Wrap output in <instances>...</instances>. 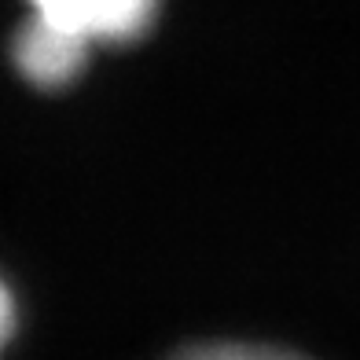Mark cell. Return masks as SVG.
Wrapping results in <instances>:
<instances>
[{"label":"cell","instance_id":"cell-1","mask_svg":"<svg viewBox=\"0 0 360 360\" xmlns=\"http://www.w3.org/2000/svg\"><path fill=\"white\" fill-rule=\"evenodd\" d=\"M158 0H30V19L67 37L96 44H125L155 22Z\"/></svg>","mask_w":360,"mask_h":360},{"label":"cell","instance_id":"cell-2","mask_svg":"<svg viewBox=\"0 0 360 360\" xmlns=\"http://www.w3.org/2000/svg\"><path fill=\"white\" fill-rule=\"evenodd\" d=\"M15 67L19 74L37 89H59L85 70V63L92 56V48L77 37H67L59 30L44 26L37 19H26L22 30L15 34Z\"/></svg>","mask_w":360,"mask_h":360},{"label":"cell","instance_id":"cell-3","mask_svg":"<svg viewBox=\"0 0 360 360\" xmlns=\"http://www.w3.org/2000/svg\"><path fill=\"white\" fill-rule=\"evenodd\" d=\"M169 360H309V356L280 346H257V342H206V346L180 349Z\"/></svg>","mask_w":360,"mask_h":360},{"label":"cell","instance_id":"cell-4","mask_svg":"<svg viewBox=\"0 0 360 360\" xmlns=\"http://www.w3.org/2000/svg\"><path fill=\"white\" fill-rule=\"evenodd\" d=\"M11 327H15V302H11V290L0 283V349H4Z\"/></svg>","mask_w":360,"mask_h":360}]
</instances>
